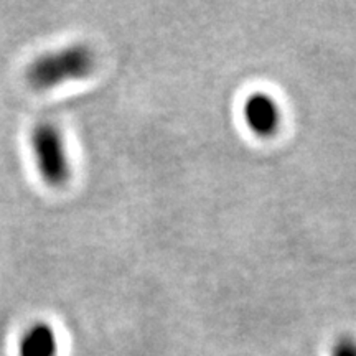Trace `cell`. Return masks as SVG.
<instances>
[{
  "mask_svg": "<svg viewBox=\"0 0 356 356\" xmlns=\"http://www.w3.org/2000/svg\"><path fill=\"white\" fill-rule=\"evenodd\" d=\"M30 144L35 167L44 184L51 188H61L68 184L71 162L60 127L51 122L37 124L32 131Z\"/></svg>",
  "mask_w": 356,
  "mask_h": 356,
  "instance_id": "obj_2",
  "label": "cell"
},
{
  "mask_svg": "<svg viewBox=\"0 0 356 356\" xmlns=\"http://www.w3.org/2000/svg\"><path fill=\"white\" fill-rule=\"evenodd\" d=\"M56 333L47 322H37L26 328L20 340L19 356H56Z\"/></svg>",
  "mask_w": 356,
  "mask_h": 356,
  "instance_id": "obj_4",
  "label": "cell"
},
{
  "mask_svg": "<svg viewBox=\"0 0 356 356\" xmlns=\"http://www.w3.org/2000/svg\"><path fill=\"white\" fill-rule=\"evenodd\" d=\"M330 356H356V338L350 335L338 338L332 346Z\"/></svg>",
  "mask_w": 356,
  "mask_h": 356,
  "instance_id": "obj_5",
  "label": "cell"
},
{
  "mask_svg": "<svg viewBox=\"0 0 356 356\" xmlns=\"http://www.w3.org/2000/svg\"><path fill=\"white\" fill-rule=\"evenodd\" d=\"M243 119L254 136L269 139L279 132L282 124V113L279 102L267 92L256 91L243 102Z\"/></svg>",
  "mask_w": 356,
  "mask_h": 356,
  "instance_id": "obj_3",
  "label": "cell"
},
{
  "mask_svg": "<svg viewBox=\"0 0 356 356\" xmlns=\"http://www.w3.org/2000/svg\"><path fill=\"white\" fill-rule=\"evenodd\" d=\"M96 70V53L86 43H71L47 51L26 66V83L37 91H50L66 83L91 76Z\"/></svg>",
  "mask_w": 356,
  "mask_h": 356,
  "instance_id": "obj_1",
  "label": "cell"
}]
</instances>
